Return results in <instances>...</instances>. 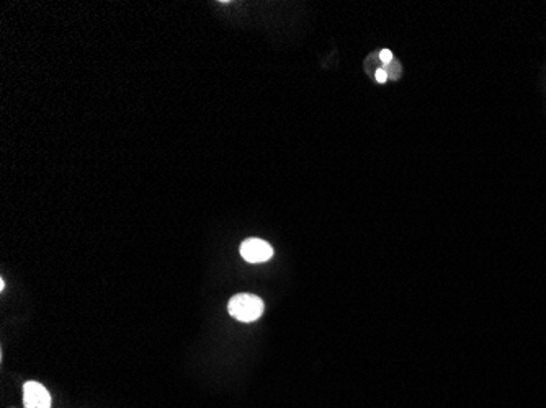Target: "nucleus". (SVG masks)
Wrapping results in <instances>:
<instances>
[{
  "label": "nucleus",
  "mask_w": 546,
  "mask_h": 408,
  "mask_svg": "<svg viewBox=\"0 0 546 408\" xmlns=\"http://www.w3.org/2000/svg\"><path fill=\"white\" fill-rule=\"evenodd\" d=\"M375 77H376V81L381 82V83L388 81V74H386V70H384V69H378V70H376Z\"/></svg>",
  "instance_id": "39448f33"
},
{
  "label": "nucleus",
  "mask_w": 546,
  "mask_h": 408,
  "mask_svg": "<svg viewBox=\"0 0 546 408\" xmlns=\"http://www.w3.org/2000/svg\"><path fill=\"white\" fill-rule=\"evenodd\" d=\"M228 311L241 322H254L263 313V301L254 294H237L229 301Z\"/></svg>",
  "instance_id": "f257e3e1"
},
{
  "label": "nucleus",
  "mask_w": 546,
  "mask_h": 408,
  "mask_svg": "<svg viewBox=\"0 0 546 408\" xmlns=\"http://www.w3.org/2000/svg\"><path fill=\"white\" fill-rule=\"evenodd\" d=\"M0 289H2V291H3V289H6V281H3V279H2V281H0Z\"/></svg>",
  "instance_id": "423d86ee"
},
{
  "label": "nucleus",
  "mask_w": 546,
  "mask_h": 408,
  "mask_svg": "<svg viewBox=\"0 0 546 408\" xmlns=\"http://www.w3.org/2000/svg\"><path fill=\"white\" fill-rule=\"evenodd\" d=\"M241 255L249 263H263V261L270 260L273 250L265 240H260V238H249V240L242 242Z\"/></svg>",
  "instance_id": "f03ea898"
},
{
  "label": "nucleus",
  "mask_w": 546,
  "mask_h": 408,
  "mask_svg": "<svg viewBox=\"0 0 546 408\" xmlns=\"http://www.w3.org/2000/svg\"><path fill=\"white\" fill-rule=\"evenodd\" d=\"M23 403L25 408H51V397L43 384L28 381L23 386Z\"/></svg>",
  "instance_id": "7ed1b4c3"
},
{
  "label": "nucleus",
  "mask_w": 546,
  "mask_h": 408,
  "mask_svg": "<svg viewBox=\"0 0 546 408\" xmlns=\"http://www.w3.org/2000/svg\"><path fill=\"white\" fill-rule=\"evenodd\" d=\"M380 59L383 60L384 64H389L393 60V53L389 49H383V51H381V54H380Z\"/></svg>",
  "instance_id": "20e7f679"
}]
</instances>
